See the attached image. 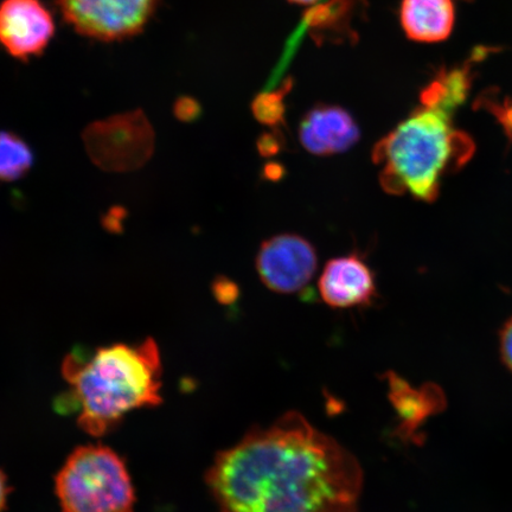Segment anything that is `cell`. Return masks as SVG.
Returning a JSON list of instances; mask_svg holds the SVG:
<instances>
[{
    "label": "cell",
    "instance_id": "1",
    "mask_svg": "<svg viewBox=\"0 0 512 512\" xmlns=\"http://www.w3.org/2000/svg\"><path fill=\"white\" fill-rule=\"evenodd\" d=\"M362 478L349 451L290 412L221 452L207 484L221 512H357Z\"/></svg>",
    "mask_w": 512,
    "mask_h": 512
},
{
    "label": "cell",
    "instance_id": "2",
    "mask_svg": "<svg viewBox=\"0 0 512 512\" xmlns=\"http://www.w3.org/2000/svg\"><path fill=\"white\" fill-rule=\"evenodd\" d=\"M62 374L78 403V425L93 437L114 430L127 414L162 403V358L153 338L113 344L63 362Z\"/></svg>",
    "mask_w": 512,
    "mask_h": 512
},
{
    "label": "cell",
    "instance_id": "3",
    "mask_svg": "<svg viewBox=\"0 0 512 512\" xmlns=\"http://www.w3.org/2000/svg\"><path fill=\"white\" fill-rule=\"evenodd\" d=\"M460 106L451 100L421 102L375 145L373 160L383 166L384 190L392 195L409 192L425 202L437 198L441 179L460 168L473 152L472 140L453 125Z\"/></svg>",
    "mask_w": 512,
    "mask_h": 512
},
{
    "label": "cell",
    "instance_id": "4",
    "mask_svg": "<svg viewBox=\"0 0 512 512\" xmlns=\"http://www.w3.org/2000/svg\"><path fill=\"white\" fill-rule=\"evenodd\" d=\"M55 490L62 512H134L137 503L125 460L104 445L75 448L56 475Z\"/></svg>",
    "mask_w": 512,
    "mask_h": 512
},
{
    "label": "cell",
    "instance_id": "5",
    "mask_svg": "<svg viewBox=\"0 0 512 512\" xmlns=\"http://www.w3.org/2000/svg\"><path fill=\"white\" fill-rule=\"evenodd\" d=\"M82 138L93 163L108 172L143 168L155 151V132L142 110L95 121Z\"/></svg>",
    "mask_w": 512,
    "mask_h": 512
},
{
    "label": "cell",
    "instance_id": "6",
    "mask_svg": "<svg viewBox=\"0 0 512 512\" xmlns=\"http://www.w3.org/2000/svg\"><path fill=\"white\" fill-rule=\"evenodd\" d=\"M79 34L102 42L123 41L142 32L160 0H55Z\"/></svg>",
    "mask_w": 512,
    "mask_h": 512
},
{
    "label": "cell",
    "instance_id": "7",
    "mask_svg": "<svg viewBox=\"0 0 512 512\" xmlns=\"http://www.w3.org/2000/svg\"><path fill=\"white\" fill-rule=\"evenodd\" d=\"M317 267L316 248L297 234L265 240L256 255V271L262 283L281 294L302 291L315 277Z\"/></svg>",
    "mask_w": 512,
    "mask_h": 512
},
{
    "label": "cell",
    "instance_id": "8",
    "mask_svg": "<svg viewBox=\"0 0 512 512\" xmlns=\"http://www.w3.org/2000/svg\"><path fill=\"white\" fill-rule=\"evenodd\" d=\"M54 34V18L41 0H3L0 4V46L15 59L40 56Z\"/></svg>",
    "mask_w": 512,
    "mask_h": 512
},
{
    "label": "cell",
    "instance_id": "9",
    "mask_svg": "<svg viewBox=\"0 0 512 512\" xmlns=\"http://www.w3.org/2000/svg\"><path fill=\"white\" fill-rule=\"evenodd\" d=\"M361 138L360 127L343 107L319 104L304 115L299 139L306 151L316 156L347 152Z\"/></svg>",
    "mask_w": 512,
    "mask_h": 512
},
{
    "label": "cell",
    "instance_id": "10",
    "mask_svg": "<svg viewBox=\"0 0 512 512\" xmlns=\"http://www.w3.org/2000/svg\"><path fill=\"white\" fill-rule=\"evenodd\" d=\"M318 288L324 302L336 309L367 306L376 297L375 274L356 254L326 262Z\"/></svg>",
    "mask_w": 512,
    "mask_h": 512
},
{
    "label": "cell",
    "instance_id": "11",
    "mask_svg": "<svg viewBox=\"0 0 512 512\" xmlns=\"http://www.w3.org/2000/svg\"><path fill=\"white\" fill-rule=\"evenodd\" d=\"M400 22L409 40L438 43L450 37L456 8L453 0H402Z\"/></svg>",
    "mask_w": 512,
    "mask_h": 512
},
{
    "label": "cell",
    "instance_id": "12",
    "mask_svg": "<svg viewBox=\"0 0 512 512\" xmlns=\"http://www.w3.org/2000/svg\"><path fill=\"white\" fill-rule=\"evenodd\" d=\"M364 0H326L305 15V24L318 44H343L357 40L354 27L363 14Z\"/></svg>",
    "mask_w": 512,
    "mask_h": 512
},
{
    "label": "cell",
    "instance_id": "13",
    "mask_svg": "<svg viewBox=\"0 0 512 512\" xmlns=\"http://www.w3.org/2000/svg\"><path fill=\"white\" fill-rule=\"evenodd\" d=\"M390 398L403 420L407 433L413 432L427 416L437 413L444 407V396L437 387L415 390L405 381L392 374Z\"/></svg>",
    "mask_w": 512,
    "mask_h": 512
},
{
    "label": "cell",
    "instance_id": "14",
    "mask_svg": "<svg viewBox=\"0 0 512 512\" xmlns=\"http://www.w3.org/2000/svg\"><path fill=\"white\" fill-rule=\"evenodd\" d=\"M34 163V151L23 138L14 132L0 131V181H18Z\"/></svg>",
    "mask_w": 512,
    "mask_h": 512
},
{
    "label": "cell",
    "instance_id": "15",
    "mask_svg": "<svg viewBox=\"0 0 512 512\" xmlns=\"http://www.w3.org/2000/svg\"><path fill=\"white\" fill-rule=\"evenodd\" d=\"M292 80L287 79L277 91L264 92L255 96L252 112L262 125L275 127L285 123V98L292 88Z\"/></svg>",
    "mask_w": 512,
    "mask_h": 512
},
{
    "label": "cell",
    "instance_id": "16",
    "mask_svg": "<svg viewBox=\"0 0 512 512\" xmlns=\"http://www.w3.org/2000/svg\"><path fill=\"white\" fill-rule=\"evenodd\" d=\"M211 288H213L214 296L221 304H233L239 298V286L234 281L223 277V275L216 277Z\"/></svg>",
    "mask_w": 512,
    "mask_h": 512
},
{
    "label": "cell",
    "instance_id": "17",
    "mask_svg": "<svg viewBox=\"0 0 512 512\" xmlns=\"http://www.w3.org/2000/svg\"><path fill=\"white\" fill-rule=\"evenodd\" d=\"M175 117L183 123H192L201 117V105L194 98L190 96H181L175 102L174 106Z\"/></svg>",
    "mask_w": 512,
    "mask_h": 512
},
{
    "label": "cell",
    "instance_id": "18",
    "mask_svg": "<svg viewBox=\"0 0 512 512\" xmlns=\"http://www.w3.org/2000/svg\"><path fill=\"white\" fill-rule=\"evenodd\" d=\"M281 143L283 139L279 137V134L265 133L258 140V150L261 156L272 157L277 155L281 149Z\"/></svg>",
    "mask_w": 512,
    "mask_h": 512
},
{
    "label": "cell",
    "instance_id": "19",
    "mask_svg": "<svg viewBox=\"0 0 512 512\" xmlns=\"http://www.w3.org/2000/svg\"><path fill=\"white\" fill-rule=\"evenodd\" d=\"M501 352L504 363L512 371V318L505 324L502 331Z\"/></svg>",
    "mask_w": 512,
    "mask_h": 512
},
{
    "label": "cell",
    "instance_id": "20",
    "mask_svg": "<svg viewBox=\"0 0 512 512\" xmlns=\"http://www.w3.org/2000/svg\"><path fill=\"white\" fill-rule=\"evenodd\" d=\"M10 492L11 489L8 477H6L5 473L0 470V512H3L6 508V504H8Z\"/></svg>",
    "mask_w": 512,
    "mask_h": 512
},
{
    "label": "cell",
    "instance_id": "21",
    "mask_svg": "<svg viewBox=\"0 0 512 512\" xmlns=\"http://www.w3.org/2000/svg\"><path fill=\"white\" fill-rule=\"evenodd\" d=\"M284 175V169L278 164H268L265 168V176L271 181H278Z\"/></svg>",
    "mask_w": 512,
    "mask_h": 512
},
{
    "label": "cell",
    "instance_id": "22",
    "mask_svg": "<svg viewBox=\"0 0 512 512\" xmlns=\"http://www.w3.org/2000/svg\"><path fill=\"white\" fill-rule=\"evenodd\" d=\"M288 2L298 5H312L318 3V0H288Z\"/></svg>",
    "mask_w": 512,
    "mask_h": 512
}]
</instances>
